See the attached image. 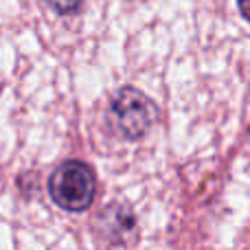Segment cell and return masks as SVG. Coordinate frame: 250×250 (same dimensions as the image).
Masks as SVG:
<instances>
[{"label": "cell", "mask_w": 250, "mask_h": 250, "mask_svg": "<svg viewBox=\"0 0 250 250\" xmlns=\"http://www.w3.org/2000/svg\"><path fill=\"white\" fill-rule=\"evenodd\" d=\"M48 191L55 204L66 211H86L92 204L97 191L95 173L79 160H68L53 171Z\"/></svg>", "instance_id": "6da1fadb"}, {"label": "cell", "mask_w": 250, "mask_h": 250, "mask_svg": "<svg viewBox=\"0 0 250 250\" xmlns=\"http://www.w3.org/2000/svg\"><path fill=\"white\" fill-rule=\"evenodd\" d=\"M156 121V105L136 88H123L112 99L108 123L121 138H141Z\"/></svg>", "instance_id": "7a4b0ae2"}, {"label": "cell", "mask_w": 250, "mask_h": 250, "mask_svg": "<svg viewBox=\"0 0 250 250\" xmlns=\"http://www.w3.org/2000/svg\"><path fill=\"white\" fill-rule=\"evenodd\" d=\"M46 2L51 4L57 13H73V11L79 9L82 0H46Z\"/></svg>", "instance_id": "3957f363"}, {"label": "cell", "mask_w": 250, "mask_h": 250, "mask_svg": "<svg viewBox=\"0 0 250 250\" xmlns=\"http://www.w3.org/2000/svg\"><path fill=\"white\" fill-rule=\"evenodd\" d=\"M239 9H242V16L250 20V0H239Z\"/></svg>", "instance_id": "277c9868"}]
</instances>
